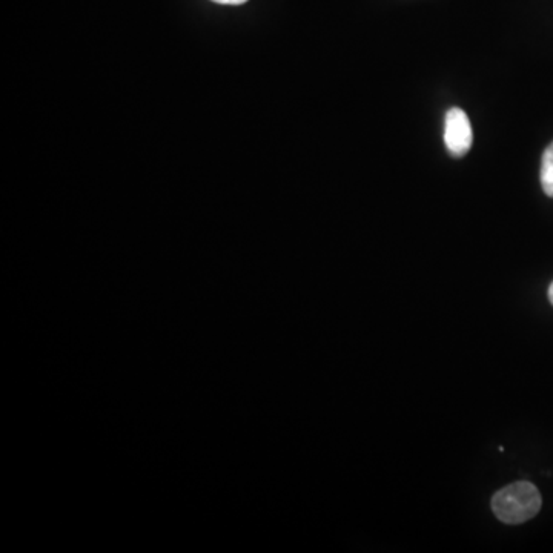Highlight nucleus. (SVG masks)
<instances>
[{
    "label": "nucleus",
    "mask_w": 553,
    "mask_h": 553,
    "mask_svg": "<svg viewBox=\"0 0 553 553\" xmlns=\"http://www.w3.org/2000/svg\"><path fill=\"white\" fill-rule=\"evenodd\" d=\"M541 186L546 196L553 199V142L547 146L541 159Z\"/></svg>",
    "instance_id": "7ed1b4c3"
},
{
    "label": "nucleus",
    "mask_w": 553,
    "mask_h": 553,
    "mask_svg": "<svg viewBox=\"0 0 553 553\" xmlns=\"http://www.w3.org/2000/svg\"><path fill=\"white\" fill-rule=\"evenodd\" d=\"M474 142L471 120L460 108H452L446 114L444 122V143L449 154L454 157H463L471 150Z\"/></svg>",
    "instance_id": "f03ea898"
},
{
    "label": "nucleus",
    "mask_w": 553,
    "mask_h": 553,
    "mask_svg": "<svg viewBox=\"0 0 553 553\" xmlns=\"http://www.w3.org/2000/svg\"><path fill=\"white\" fill-rule=\"evenodd\" d=\"M549 300H550V303H552L553 305V283L552 285L549 286Z\"/></svg>",
    "instance_id": "39448f33"
},
{
    "label": "nucleus",
    "mask_w": 553,
    "mask_h": 553,
    "mask_svg": "<svg viewBox=\"0 0 553 553\" xmlns=\"http://www.w3.org/2000/svg\"><path fill=\"white\" fill-rule=\"evenodd\" d=\"M212 2H216V4L222 5H242L246 4L248 0H212Z\"/></svg>",
    "instance_id": "20e7f679"
},
{
    "label": "nucleus",
    "mask_w": 553,
    "mask_h": 553,
    "mask_svg": "<svg viewBox=\"0 0 553 553\" xmlns=\"http://www.w3.org/2000/svg\"><path fill=\"white\" fill-rule=\"evenodd\" d=\"M541 495L537 487L527 481L510 484L492 498L495 517L504 524H521L532 520L540 512Z\"/></svg>",
    "instance_id": "f257e3e1"
}]
</instances>
